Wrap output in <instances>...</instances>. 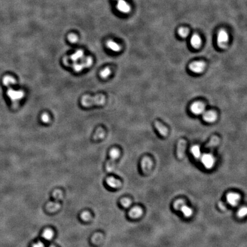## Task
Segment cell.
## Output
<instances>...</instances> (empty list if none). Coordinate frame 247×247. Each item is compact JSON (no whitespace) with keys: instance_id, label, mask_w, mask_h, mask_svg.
I'll return each mask as SVG.
<instances>
[{"instance_id":"cell-8","label":"cell","mask_w":247,"mask_h":247,"mask_svg":"<svg viewBox=\"0 0 247 247\" xmlns=\"http://www.w3.org/2000/svg\"><path fill=\"white\" fill-rule=\"evenodd\" d=\"M205 109L204 105L201 102H196L192 104L190 106L191 112L195 114L202 113Z\"/></svg>"},{"instance_id":"cell-31","label":"cell","mask_w":247,"mask_h":247,"mask_svg":"<svg viewBox=\"0 0 247 247\" xmlns=\"http://www.w3.org/2000/svg\"><path fill=\"white\" fill-rule=\"evenodd\" d=\"M68 40L72 43H76L78 40V37L76 34L72 33L68 36Z\"/></svg>"},{"instance_id":"cell-15","label":"cell","mask_w":247,"mask_h":247,"mask_svg":"<svg viewBox=\"0 0 247 247\" xmlns=\"http://www.w3.org/2000/svg\"><path fill=\"white\" fill-rule=\"evenodd\" d=\"M190 43L192 46L196 49H198L200 47L201 44V40L200 36L197 34H194L191 37Z\"/></svg>"},{"instance_id":"cell-22","label":"cell","mask_w":247,"mask_h":247,"mask_svg":"<svg viewBox=\"0 0 247 247\" xmlns=\"http://www.w3.org/2000/svg\"><path fill=\"white\" fill-rule=\"evenodd\" d=\"M15 82V80L10 76H6L3 79V83L6 86H10V85L14 84Z\"/></svg>"},{"instance_id":"cell-34","label":"cell","mask_w":247,"mask_h":247,"mask_svg":"<svg viewBox=\"0 0 247 247\" xmlns=\"http://www.w3.org/2000/svg\"><path fill=\"white\" fill-rule=\"evenodd\" d=\"M33 247H46L45 246V245L42 243V242H37L36 243H35L34 245H33Z\"/></svg>"},{"instance_id":"cell-23","label":"cell","mask_w":247,"mask_h":247,"mask_svg":"<svg viewBox=\"0 0 247 247\" xmlns=\"http://www.w3.org/2000/svg\"><path fill=\"white\" fill-rule=\"evenodd\" d=\"M115 161L110 159L106 163V169L109 172H112L115 168Z\"/></svg>"},{"instance_id":"cell-35","label":"cell","mask_w":247,"mask_h":247,"mask_svg":"<svg viewBox=\"0 0 247 247\" xmlns=\"http://www.w3.org/2000/svg\"></svg>"},{"instance_id":"cell-21","label":"cell","mask_w":247,"mask_h":247,"mask_svg":"<svg viewBox=\"0 0 247 247\" xmlns=\"http://www.w3.org/2000/svg\"><path fill=\"white\" fill-rule=\"evenodd\" d=\"M180 211H181L182 212V213L184 214V216H185L186 217H190L193 213L192 210L189 207L186 206V204L184 205V206H182Z\"/></svg>"},{"instance_id":"cell-16","label":"cell","mask_w":247,"mask_h":247,"mask_svg":"<svg viewBox=\"0 0 247 247\" xmlns=\"http://www.w3.org/2000/svg\"><path fill=\"white\" fill-rule=\"evenodd\" d=\"M220 143V139L217 136H214L211 137L209 141L205 145V148L208 149H212L216 147Z\"/></svg>"},{"instance_id":"cell-2","label":"cell","mask_w":247,"mask_h":247,"mask_svg":"<svg viewBox=\"0 0 247 247\" xmlns=\"http://www.w3.org/2000/svg\"><path fill=\"white\" fill-rule=\"evenodd\" d=\"M7 94L13 102L14 105H18V102L24 97V92L22 90H16L11 88H9Z\"/></svg>"},{"instance_id":"cell-33","label":"cell","mask_w":247,"mask_h":247,"mask_svg":"<svg viewBox=\"0 0 247 247\" xmlns=\"http://www.w3.org/2000/svg\"><path fill=\"white\" fill-rule=\"evenodd\" d=\"M219 207L220 209H221V210H223V211H224V210H225V209H226V205H225V204L224 203H223V202H220V203H219Z\"/></svg>"},{"instance_id":"cell-7","label":"cell","mask_w":247,"mask_h":247,"mask_svg":"<svg viewBox=\"0 0 247 247\" xmlns=\"http://www.w3.org/2000/svg\"><path fill=\"white\" fill-rule=\"evenodd\" d=\"M240 200V196L236 193H230L227 196V200L228 203L232 206L235 207L237 205Z\"/></svg>"},{"instance_id":"cell-24","label":"cell","mask_w":247,"mask_h":247,"mask_svg":"<svg viewBox=\"0 0 247 247\" xmlns=\"http://www.w3.org/2000/svg\"><path fill=\"white\" fill-rule=\"evenodd\" d=\"M191 153L195 158L198 159L200 156V151L199 147L196 145L193 146L191 148Z\"/></svg>"},{"instance_id":"cell-25","label":"cell","mask_w":247,"mask_h":247,"mask_svg":"<svg viewBox=\"0 0 247 247\" xmlns=\"http://www.w3.org/2000/svg\"><path fill=\"white\" fill-rule=\"evenodd\" d=\"M111 73V70L109 68H105L100 72V76L102 79H106Z\"/></svg>"},{"instance_id":"cell-3","label":"cell","mask_w":247,"mask_h":247,"mask_svg":"<svg viewBox=\"0 0 247 247\" xmlns=\"http://www.w3.org/2000/svg\"><path fill=\"white\" fill-rule=\"evenodd\" d=\"M217 45L221 48L224 49L227 47L228 42V35L227 32L223 29L219 31L217 35Z\"/></svg>"},{"instance_id":"cell-6","label":"cell","mask_w":247,"mask_h":247,"mask_svg":"<svg viewBox=\"0 0 247 247\" xmlns=\"http://www.w3.org/2000/svg\"><path fill=\"white\" fill-rule=\"evenodd\" d=\"M186 142L184 140H180L177 143V156L178 159H182L185 155Z\"/></svg>"},{"instance_id":"cell-19","label":"cell","mask_w":247,"mask_h":247,"mask_svg":"<svg viewBox=\"0 0 247 247\" xmlns=\"http://www.w3.org/2000/svg\"><path fill=\"white\" fill-rule=\"evenodd\" d=\"M109 155L110 157V159L114 161H116L117 159L120 157V151L117 148H113L110 150L109 152Z\"/></svg>"},{"instance_id":"cell-18","label":"cell","mask_w":247,"mask_h":247,"mask_svg":"<svg viewBox=\"0 0 247 247\" xmlns=\"http://www.w3.org/2000/svg\"><path fill=\"white\" fill-rule=\"evenodd\" d=\"M54 235H55L54 232L52 230L49 229V228L45 230L42 233V235L43 238L45 240H48V241L51 240L53 238Z\"/></svg>"},{"instance_id":"cell-12","label":"cell","mask_w":247,"mask_h":247,"mask_svg":"<svg viewBox=\"0 0 247 247\" xmlns=\"http://www.w3.org/2000/svg\"><path fill=\"white\" fill-rule=\"evenodd\" d=\"M214 162L215 161L213 156L210 155H204L202 157V163L208 169H210L213 166Z\"/></svg>"},{"instance_id":"cell-28","label":"cell","mask_w":247,"mask_h":247,"mask_svg":"<svg viewBox=\"0 0 247 247\" xmlns=\"http://www.w3.org/2000/svg\"><path fill=\"white\" fill-rule=\"evenodd\" d=\"M131 203H132V202H131V200L128 199V198H124L121 200V204L122 206L125 208H129L131 206Z\"/></svg>"},{"instance_id":"cell-1","label":"cell","mask_w":247,"mask_h":247,"mask_svg":"<svg viewBox=\"0 0 247 247\" xmlns=\"http://www.w3.org/2000/svg\"><path fill=\"white\" fill-rule=\"evenodd\" d=\"M106 98L103 94H98L94 97L85 95L81 99V103L84 107H90L94 105H102L105 103Z\"/></svg>"},{"instance_id":"cell-4","label":"cell","mask_w":247,"mask_h":247,"mask_svg":"<svg viewBox=\"0 0 247 247\" xmlns=\"http://www.w3.org/2000/svg\"><path fill=\"white\" fill-rule=\"evenodd\" d=\"M141 167L142 172L144 174H148L152 170L153 167V162L148 157H144L141 162Z\"/></svg>"},{"instance_id":"cell-5","label":"cell","mask_w":247,"mask_h":247,"mask_svg":"<svg viewBox=\"0 0 247 247\" xmlns=\"http://www.w3.org/2000/svg\"><path fill=\"white\" fill-rule=\"evenodd\" d=\"M205 66L206 64L203 61H195L189 65V68L192 72L196 73H200L205 70Z\"/></svg>"},{"instance_id":"cell-14","label":"cell","mask_w":247,"mask_h":247,"mask_svg":"<svg viewBox=\"0 0 247 247\" xmlns=\"http://www.w3.org/2000/svg\"><path fill=\"white\" fill-rule=\"evenodd\" d=\"M154 125L155 128L157 129V130L159 131V133L164 136L166 137L168 134V130L166 128V127H165L164 125L160 122L158 121H155L154 122Z\"/></svg>"},{"instance_id":"cell-29","label":"cell","mask_w":247,"mask_h":247,"mask_svg":"<svg viewBox=\"0 0 247 247\" xmlns=\"http://www.w3.org/2000/svg\"><path fill=\"white\" fill-rule=\"evenodd\" d=\"M81 217L82 220L84 221H89L92 218V216H91L90 213L88 212H83V213H82Z\"/></svg>"},{"instance_id":"cell-17","label":"cell","mask_w":247,"mask_h":247,"mask_svg":"<svg viewBox=\"0 0 247 247\" xmlns=\"http://www.w3.org/2000/svg\"><path fill=\"white\" fill-rule=\"evenodd\" d=\"M106 45L109 49L112 50L113 52H117L120 51L121 50V46L117 43L115 42L112 40H109L106 42Z\"/></svg>"},{"instance_id":"cell-9","label":"cell","mask_w":247,"mask_h":247,"mask_svg":"<svg viewBox=\"0 0 247 247\" xmlns=\"http://www.w3.org/2000/svg\"><path fill=\"white\" fill-rule=\"evenodd\" d=\"M117 8L120 11L124 13H128L131 11L130 5L125 0H117Z\"/></svg>"},{"instance_id":"cell-13","label":"cell","mask_w":247,"mask_h":247,"mask_svg":"<svg viewBox=\"0 0 247 247\" xmlns=\"http://www.w3.org/2000/svg\"><path fill=\"white\" fill-rule=\"evenodd\" d=\"M217 116L214 111H207L203 114V119L208 122H213L217 119Z\"/></svg>"},{"instance_id":"cell-30","label":"cell","mask_w":247,"mask_h":247,"mask_svg":"<svg viewBox=\"0 0 247 247\" xmlns=\"http://www.w3.org/2000/svg\"><path fill=\"white\" fill-rule=\"evenodd\" d=\"M247 213V209L246 207H243L239 209L238 212V216L240 217H243L246 216Z\"/></svg>"},{"instance_id":"cell-32","label":"cell","mask_w":247,"mask_h":247,"mask_svg":"<svg viewBox=\"0 0 247 247\" xmlns=\"http://www.w3.org/2000/svg\"><path fill=\"white\" fill-rule=\"evenodd\" d=\"M41 120L43 122L47 123L50 121V118L47 113H43L41 116Z\"/></svg>"},{"instance_id":"cell-26","label":"cell","mask_w":247,"mask_h":247,"mask_svg":"<svg viewBox=\"0 0 247 247\" xmlns=\"http://www.w3.org/2000/svg\"><path fill=\"white\" fill-rule=\"evenodd\" d=\"M185 205V203L182 200H177L173 204V207L176 210H180L182 206Z\"/></svg>"},{"instance_id":"cell-27","label":"cell","mask_w":247,"mask_h":247,"mask_svg":"<svg viewBox=\"0 0 247 247\" xmlns=\"http://www.w3.org/2000/svg\"><path fill=\"white\" fill-rule=\"evenodd\" d=\"M178 34L181 37H186L189 34V30L186 28H181L178 30Z\"/></svg>"},{"instance_id":"cell-11","label":"cell","mask_w":247,"mask_h":247,"mask_svg":"<svg viewBox=\"0 0 247 247\" xmlns=\"http://www.w3.org/2000/svg\"><path fill=\"white\" fill-rule=\"evenodd\" d=\"M143 209L139 207H133L129 212V216L131 218L136 219L140 217L143 215Z\"/></svg>"},{"instance_id":"cell-20","label":"cell","mask_w":247,"mask_h":247,"mask_svg":"<svg viewBox=\"0 0 247 247\" xmlns=\"http://www.w3.org/2000/svg\"><path fill=\"white\" fill-rule=\"evenodd\" d=\"M105 131L102 128H99L97 129L95 135L93 136V139L95 140H98L102 139L105 136Z\"/></svg>"},{"instance_id":"cell-10","label":"cell","mask_w":247,"mask_h":247,"mask_svg":"<svg viewBox=\"0 0 247 247\" xmlns=\"http://www.w3.org/2000/svg\"><path fill=\"white\" fill-rule=\"evenodd\" d=\"M106 184L109 187H110L111 188H113V189L119 188L121 187V186L122 185L121 182L119 180H118V179H117L113 177H108L106 180Z\"/></svg>"}]
</instances>
